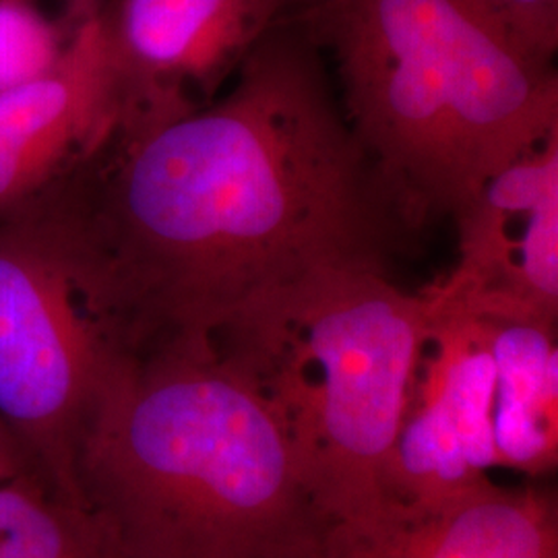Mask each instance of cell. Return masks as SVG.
<instances>
[{
    "label": "cell",
    "mask_w": 558,
    "mask_h": 558,
    "mask_svg": "<svg viewBox=\"0 0 558 558\" xmlns=\"http://www.w3.org/2000/svg\"><path fill=\"white\" fill-rule=\"evenodd\" d=\"M17 221L126 359L209 343L242 304L338 267L385 269L414 228L292 15L218 100L112 124Z\"/></svg>",
    "instance_id": "6da1fadb"
},
{
    "label": "cell",
    "mask_w": 558,
    "mask_h": 558,
    "mask_svg": "<svg viewBox=\"0 0 558 558\" xmlns=\"http://www.w3.org/2000/svg\"><path fill=\"white\" fill-rule=\"evenodd\" d=\"M77 484L126 558H319L329 530L274 412L211 343L122 359Z\"/></svg>",
    "instance_id": "7a4b0ae2"
},
{
    "label": "cell",
    "mask_w": 558,
    "mask_h": 558,
    "mask_svg": "<svg viewBox=\"0 0 558 558\" xmlns=\"http://www.w3.org/2000/svg\"><path fill=\"white\" fill-rule=\"evenodd\" d=\"M339 104L414 228L558 133L555 64L527 59L463 0H300Z\"/></svg>",
    "instance_id": "3957f363"
},
{
    "label": "cell",
    "mask_w": 558,
    "mask_h": 558,
    "mask_svg": "<svg viewBox=\"0 0 558 558\" xmlns=\"http://www.w3.org/2000/svg\"><path fill=\"white\" fill-rule=\"evenodd\" d=\"M435 320L428 288L338 267L260 292L209 339L274 412L329 527L391 505L385 472Z\"/></svg>",
    "instance_id": "277c9868"
},
{
    "label": "cell",
    "mask_w": 558,
    "mask_h": 558,
    "mask_svg": "<svg viewBox=\"0 0 558 558\" xmlns=\"http://www.w3.org/2000/svg\"><path fill=\"white\" fill-rule=\"evenodd\" d=\"M66 269L17 221H0V420L34 472L81 499L77 451L122 362Z\"/></svg>",
    "instance_id": "5b68a950"
},
{
    "label": "cell",
    "mask_w": 558,
    "mask_h": 558,
    "mask_svg": "<svg viewBox=\"0 0 558 558\" xmlns=\"http://www.w3.org/2000/svg\"><path fill=\"white\" fill-rule=\"evenodd\" d=\"M300 0H100L117 80L114 124H156L207 108Z\"/></svg>",
    "instance_id": "8992f818"
},
{
    "label": "cell",
    "mask_w": 558,
    "mask_h": 558,
    "mask_svg": "<svg viewBox=\"0 0 558 558\" xmlns=\"http://www.w3.org/2000/svg\"><path fill=\"white\" fill-rule=\"evenodd\" d=\"M456 221L458 263L428 288L437 313L557 327L558 133L486 180Z\"/></svg>",
    "instance_id": "52a82bcc"
},
{
    "label": "cell",
    "mask_w": 558,
    "mask_h": 558,
    "mask_svg": "<svg viewBox=\"0 0 558 558\" xmlns=\"http://www.w3.org/2000/svg\"><path fill=\"white\" fill-rule=\"evenodd\" d=\"M495 362L490 325L439 315L385 472L389 502L430 505L488 482Z\"/></svg>",
    "instance_id": "ba28073f"
},
{
    "label": "cell",
    "mask_w": 558,
    "mask_h": 558,
    "mask_svg": "<svg viewBox=\"0 0 558 558\" xmlns=\"http://www.w3.org/2000/svg\"><path fill=\"white\" fill-rule=\"evenodd\" d=\"M117 106L114 69L96 9L57 66L0 94V221L83 158L112 126Z\"/></svg>",
    "instance_id": "9c48e42d"
},
{
    "label": "cell",
    "mask_w": 558,
    "mask_h": 558,
    "mask_svg": "<svg viewBox=\"0 0 558 558\" xmlns=\"http://www.w3.org/2000/svg\"><path fill=\"white\" fill-rule=\"evenodd\" d=\"M319 558H558L557 499L488 480L430 505L391 502L364 527L331 525Z\"/></svg>",
    "instance_id": "30bf717a"
},
{
    "label": "cell",
    "mask_w": 558,
    "mask_h": 558,
    "mask_svg": "<svg viewBox=\"0 0 558 558\" xmlns=\"http://www.w3.org/2000/svg\"><path fill=\"white\" fill-rule=\"evenodd\" d=\"M493 442L497 468L530 476L558 463V350L555 327L493 323Z\"/></svg>",
    "instance_id": "8fae6325"
},
{
    "label": "cell",
    "mask_w": 558,
    "mask_h": 558,
    "mask_svg": "<svg viewBox=\"0 0 558 558\" xmlns=\"http://www.w3.org/2000/svg\"><path fill=\"white\" fill-rule=\"evenodd\" d=\"M0 558H126L108 523L89 507L25 474L0 482Z\"/></svg>",
    "instance_id": "7c38bea8"
},
{
    "label": "cell",
    "mask_w": 558,
    "mask_h": 558,
    "mask_svg": "<svg viewBox=\"0 0 558 558\" xmlns=\"http://www.w3.org/2000/svg\"><path fill=\"white\" fill-rule=\"evenodd\" d=\"M98 4L50 13L44 0H0V94L57 66L81 23Z\"/></svg>",
    "instance_id": "4fadbf2b"
},
{
    "label": "cell",
    "mask_w": 558,
    "mask_h": 558,
    "mask_svg": "<svg viewBox=\"0 0 558 558\" xmlns=\"http://www.w3.org/2000/svg\"><path fill=\"white\" fill-rule=\"evenodd\" d=\"M527 59L555 64L558 0H463Z\"/></svg>",
    "instance_id": "5bb4252c"
},
{
    "label": "cell",
    "mask_w": 558,
    "mask_h": 558,
    "mask_svg": "<svg viewBox=\"0 0 558 558\" xmlns=\"http://www.w3.org/2000/svg\"><path fill=\"white\" fill-rule=\"evenodd\" d=\"M25 474H34L32 461L27 458V453L23 451L17 437L9 430V426L0 420V482L7 480L20 478ZM40 478V476H38ZM41 480V478H40Z\"/></svg>",
    "instance_id": "9a60e30c"
}]
</instances>
